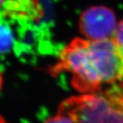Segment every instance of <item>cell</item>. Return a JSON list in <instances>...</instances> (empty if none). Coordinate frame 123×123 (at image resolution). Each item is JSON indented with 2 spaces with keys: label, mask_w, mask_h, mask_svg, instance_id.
<instances>
[{
  "label": "cell",
  "mask_w": 123,
  "mask_h": 123,
  "mask_svg": "<svg viewBox=\"0 0 123 123\" xmlns=\"http://www.w3.org/2000/svg\"><path fill=\"white\" fill-rule=\"evenodd\" d=\"M62 72L72 75L71 84L81 93L97 92L105 84L123 80V62L113 37L85 40L76 38L60 52L52 76Z\"/></svg>",
  "instance_id": "6da1fadb"
},
{
  "label": "cell",
  "mask_w": 123,
  "mask_h": 123,
  "mask_svg": "<svg viewBox=\"0 0 123 123\" xmlns=\"http://www.w3.org/2000/svg\"><path fill=\"white\" fill-rule=\"evenodd\" d=\"M58 112L75 123H123V82L111 84L104 91L69 98Z\"/></svg>",
  "instance_id": "7a4b0ae2"
},
{
  "label": "cell",
  "mask_w": 123,
  "mask_h": 123,
  "mask_svg": "<svg viewBox=\"0 0 123 123\" xmlns=\"http://www.w3.org/2000/svg\"><path fill=\"white\" fill-rule=\"evenodd\" d=\"M115 14L105 6H93L85 10L79 20L80 33L90 40L113 37L117 29Z\"/></svg>",
  "instance_id": "3957f363"
},
{
  "label": "cell",
  "mask_w": 123,
  "mask_h": 123,
  "mask_svg": "<svg viewBox=\"0 0 123 123\" xmlns=\"http://www.w3.org/2000/svg\"><path fill=\"white\" fill-rule=\"evenodd\" d=\"M16 42L13 27L7 16L0 13V54L9 52L15 47Z\"/></svg>",
  "instance_id": "277c9868"
},
{
  "label": "cell",
  "mask_w": 123,
  "mask_h": 123,
  "mask_svg": "<svg viewBox=\"0 0 123 123\" xmlns=\"http://www.w3.org/2000/svg\"><path fill=\"white\" fill-rule=\"evenodd\" d=\"M113 39L117 45L120 56L123 62V19L117 25L115 33L113 35Z\"/></svg>",
  "instance_id": "5b68a950"
},
{
  "label": "cell",
  "mask_w": 123,
  "mask_h": 123,
  "mask_svg": "<svg viewBox=\"0 0 123 123\" xmlns=\"http://www.w3.org/2000/svg\"><path fill=\"white\" fill-rule=\"evenodd\" d=\"M45 123H75L74 120L66 114L58 112L55 117L48 119Z\"/></svg>",
  "instance_id": "8992f818"
},
{
  "label": "cell",
  "mask_w": 123,
  "mask_h": 123,
  "mask_svg": "<svg viewBox=\"0 0 123 123\" xmlns=\"http://www.w3.org/2000/svg\"><path fill=\"white\" fill-rule=\"evenodd\" d=\"M2 82H3V80H2V74L1 71H0V90H1L2 86Z\"/></svg>",
  "instance_id": "52a82bcc"
},
{
  "label": "cell",
  "mask_w": 123,
  "mask_h": 123,
  "mask_svg": "<svg viewBox=\"0 0 123 123\" xmlns=\"http://www.w3.org/2000/svg\"><path fill=\"white\" fill-rule=\"evenodd\" d=\"M5 2V0H0V8H1L2 6L4 5Z\"/></svg>",
  "instance_id": "ba28073f"
},
{
  "label": "cell",
  "mask_w": 123,
  "mask_h": 123,
  "mask_svg": "<svg viewBox=\"0 0 123 123\" xmlns=\"http://www.w3.org/2000/svg\"><path fill=\"white\" fill-rule=\"evenodd\" d=\"M0 123H7V122L5 121V119L2 117H0Z\"/></svg>",
  "instance_id": "9c48e42d"
}]
</instances>
